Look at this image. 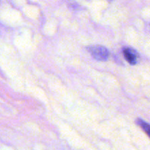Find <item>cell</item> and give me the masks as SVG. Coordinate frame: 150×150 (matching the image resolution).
<instances>
[{"label":"cell","mask_w":150,"mask_h":150,"mask_svg":"<svg viewBox=\"0 0 150 150\" xmlns=\"http://www.w3.org/2000/svg\"><path fill=\"white\" fill-rule=\"evenodd\" d=\"M137 123L139 124V125L146 132V134L150 137V125L145 122H144L143 120H138Z\"/></svg>","instance_id":"3"},{"label":"cell","mask_w":150,"mask_h":150,"mask_svg":"<svg viewBox=\"0 0 150 150\" xmlns=\"http://www.w3.org/2000/svg\"><path fill=\"white\" fill-rule=\"evenodd\" d=\"M108 1H112V0H108Z\"/></svg>","instance_id":"4"},{"label":"cell","mask_w":150,"mask_h":150,"mask_svg":"<svg viewBox=\"0 0 150 150\" xmlns=\"http://www.w3.org/2000/svg\"><path fill=\"white\" fill-rule=\"evenodd\" d=\"M89 53L92 54V57L98 61H106L109 56V52L108 49L102 45H97L90 46L89 48Z\"/></svg>","instance_id":"1"},{"label":"cell","mask_w":150,"mask_h":150,"mask_svg":"<svg viewBox=\"0 0 150 150\" xmlns=\"http://www.w3.org/2000/svg\"><path fill=\"white\" fill-rule=\"evenodd\" d=\"M123 54H124L125 58L127 60V62L130 64H136L137 62V55L134 50L131 48H125L123 50Z\"/></svg>","instance_id":"2"}]
</instances>
